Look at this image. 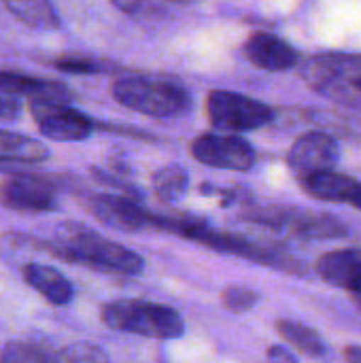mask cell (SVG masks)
Here are the masks:
<instances>
[{"instance_id": "23", "label": "cell", "mask_w": 361, "mask_h": 363, "mask_svg": "<svg viewBox=\"0 0 361 363\" xmlns=\"http://www.w3.org/2000/svg\"><path fill=\"white\" fill-rule=\"evenodd\" d=\"M0 363H51V359L34 345L30 342H9L2 353H0Z\"/></svg>"}, {"instance_id": "2", "label": "cell", "mask_w": 361, "mask_h": 363, "mask_svg": "<svg viewBox=\"0 0 361 363\" xmlns=\"http://www.w3.org/2000/svg\"><path fill=\"white\" fill-rule=\"evenodd\" d=\"M47 249L55 253V257H62L66 262L117 274H138L145 268V259L136 251L113 240H104L100 234L74 223L62 225L55 240L47 245Z\"/></svg>"}, {"instance_id": "20", "label": "cell", "mask_w": 361, "mask_h": 363, "mask_svg": "<svg viewBox=\"0 0 361 363\" xmlns=\"http://www.w3.org/2000/svg\"><path fill=\"white\" fill-rule=\"evenodd\" d=\"M189 189V174L183 166L170 164L153 174V191L162 202H177Z\"/></svg>"}, {"instance_id": "14", "label": "cell", "mask_w": 361, "mask_h": 363, "mask_svg": "<svg viewBox=\"0 0 361 363\" xmlns=\"http://www.w3.org/2000/svg\"><path fill=\"white\" fill-rule=\"evenodd\" d=\"M317 274L355 296L361 306V249H336L323 253L317 262Z\"/></svg>"}, {"instance_id": "5", "label": "cell", "mask_w": 361, "mask_h": 363, "mask_svg": "<svg viewBox=\"0 0 361 363\" xmlns=\"http://www.w3.org/2000/svg\"><path fill=\"white\" fill-rule=\"evenodd\" d=\"M111 91L121 106L151 117H181L191 108L189 91L170 81L128 77L117 81Z\"/></svg>"}, {"instance_id": "25", "label": "cell", "mask_w": 361, "mask_h": 363, "mask_svg": "<svg viewBox=\"0 0 361 363\" xmlns=\"http://www.w3.org/2000/svg\"><path fill=\"white\" fill-rule=\"evenodd\" d=\"M221 302L232 313H247L260 302V294L249 287H228L221 294Z\"/></svg>"}, {"instance_id": "15", "label": "cell", "mask_w": 361, "mask_h": 363, "mask_svg": "<svg viewBox=\"0 0 361 363\" xmlns=\"http://www.w3.org/2000/svg\"><path fill=\"white\" fill-rule=\"evenodd\" d=\"M0 91L11 96H30L32 102H55V104H70V91L55 81L30 77L23 72L0 70Z\"/></svg>"}, {"instance_id": "24", "label": "cell", "mask_w": 361, "mask_h": 363, "mask_svg": "<svg viewBox=\"0 0 361 363\" xmlns=\"http://www.w3.org/2000/svg\"><path fill=\"white\" fill-rule=\"evenodd\" d=\"M55 68L64 70V72H72V74H96V72H106L111 70L106 62L100 60H91L85 55H66V57H57L55 60Z\"/></svg>"}, {"instance_id": "8", "label": "cell", "mask_w": 361, "mask_h": 363, "mask_svg": "<svg viewBox=\"0 0 361 363\" xmlns=\"http://www.w3.org/2000/svg\"><path fill=\"white\" fill-rule=\"evenodd\" d=\"M191 155L211 168L247 172L255 166V149L240 136L202 134L191 143Z\"/></svg>"}, {"instance_id": "1", "label": "cell", "mask_w": 361, "mask_h": 363, "mask_svg": "<svg viewBox=\"0 0 361 363\" xmlns=\"http://www.w3.org/2000/svg\"><path fill=\"white\" fill-rule=\"evenodd\" d=\"M151 228H160L164 232H172L179 234L187 240L200 242L213 251L219 253H232L236 257L262 264V266H270L283 272H291V274H302L304 272V264L300 259H296L294 255L277 249V247H268V245H260L253 242L245 236H236V234H228V232H219L215 228H211L206 221L202 219H189V217H160L153 215L151 217Z\"/></svg>"}, {"instance_id": "13", "label": "cell", "mask_w": 361, "mask_h": 363, "mask_svg": "<svg viewBox=\"0 0 361 363\" xmlns=\"http://www.w3.org/2000/svg\"><path fill=\"white\" fill-rule=\"evenodd\" d=\"M245 55L247 60L268 72H283L294 66H298L300 55L298 51L283 38L268 34V32H255L245 43Z\"/></svg>"}, {"instance_id": "6", "label": "cell", "mask_w": 361, "mask_h": 363, "mask_svg": "<svg viewBox=\"0 0 361 363\" xmlns=\"http://www.w3.org/2000/svg\"><path fill=\"white\" fill-rule=\"evenodd\" d=\"M245 219L272 232L291 234L304 240H340L349 234V228L340 219L326 213H313L302 208L262 206L249 211Z\"/></svg>"}, {"instance_id": "21", "label": "cell", "mask_w": 361, "mask_h": 363, "mask_svg": "<svg viewBox=\"0 0 361 363\" xmlns=\"http://www.w3.org/2000/svg\"><path fill=\"white\" fill-rule=\"evenodd\" d=\"M6 9L26 26L38 28V30H51L60 28V17L53 4L36 0V2H9Z\"/></svg>"}, {"instance_id": "4", "label": "cell", "mask_w": 361, "mask_h": 363, "mask_svg": "<svg viewBox=\"0 0 361 363\" xmlns=\"http://www.w3.org/2000/svg\"><path fill=\"white\" fill-rule=\"evenodd\" d=\"M102 321L111 330L157 340H172L185 332V321L177 311L145 300L111 302L102 308Z\"/></svg>"}, {"instance_id": "10", "label": "cell", "mask_w": 361, "mask_h": 363, "mask_svg": "<svg viewBox=\"0 0 361 363\" xmlns=\"http://www.w3.org/2000/svg\"><path fill=\"white\" fill-rule=\"evenodd\" d=\"M338 160H340L338 143L328 132H309L300 136L287 153V164L291 172L298 177V181L311 174L334 170Z\"/></svg>"}, {"instance_id": "29", "label": "cell", "mask_w": 361, "mask_h": 363, "mask_svg": "<svg viewBox=\"0 0 361 363\" xmlns=\"http://www.w3.org/2000/svg\"><path fill=\"white\" fill-rule=\"evenodd\" d=\"M349 204H353L357 211H361V181L360 185H357V189H355V194H353V198H351V202Z\"/></svg>"}, {"instance_id": "16", "label": "cell", "mask_w": 361, "mask_h": 363, "mask_svg": "<svg viewBox=\"0 0 361 363\" xmlns=\"http://www.w3.org/2000/svg\"><path fill=\"white\" fill-rule=\"evenodd\" d=\"M21 277L36 294H40L47 302H51L55 306H66L74 296L72 283L51 266L26 264L21 268Z\"/></svg>"}, {"instance_id": "28", "label": "cell", "mask_w": 361, "mask_h": 363, "mask_svg": "<svg viewBox=\"0 0 361 363\" xmlns=\"http://www.w3.org/2000/svg\"><path fill=\"white\" fill-rule=\"evenodd\" d=\"M345 362L347 363H361V347L353 345L345 349Z\"/></svg>"}, {"instance_id": "7", "label": "cell", "mask_w": 361, "mask_h": 363, "mask_svg": "<svg viewBox=\"0 0 361 363\" xmlns=\"http://www.w3.org/2000/svg\"><path fill=\"white\" fill-rule=\"evenodd\" d=\"M206 111L211 123L221 132H251L257 128H264L274 119V111L245 94L215 89L209 94Z\"/></svg>"}, {"instance_id": "26", "label": "cell", "mask_w": 361, "mask_h": 363, "mask_svg": "<svg viewBox=\"0 0 361 363\" xmlns=\"http://www.w3.org/2000/svg\"><path fill=\"white\" fill-rule=\"evenodd\" d=\"M19 113H21V102L15 96H11V94H2L0 91V119L13 121Z\"/></svg>"}, {"instance_id": "19", "label": "cell", "mask_w": 361, "mask_h": 363, "mask_svg": "<svg viewBox=\"0 0 361 363\" xmlns=\"http://www.w3.org/2000/svg\"><path fill=\"white\" fill-rule=\"evenodd\" d=\"M277 332L287 345H291L294 349H298L300 353H304L309 357L323 359L328 355V347L321 340V336L304 323L281 319V321H277Z\"/></svg>"}, {"instance_id": "18", "label": "cell", "mask_w": 361, "mask_h": 363, "mask_svg": "<svg viewBox=\"0 0 361 363\" xmlns=\"http://www.w3.org/2000/svg\"><path fill=\"white\" fill-rule=\"evenodd\" d=\"M300 185L311 198H317V200H323V202H345V204H349L355 189H357V185H360V181L349 177V174L328 170V172H319V174H311V177L300 179Z\"/></svg>"}, {"instance_id": "27", "label": "cell", "mask_w": 361, "mask_h": 363, "mask_svg": "<svg viewBox=\"0 0 361 363\" xmlns=\"http://www.w3.org/2000/svg\"><path fill=\"white\" fill-rule=\"evenodd\" d=\"M268 355H270L272 362L277 363H298V359L287 349H283V347H270L268 349Z\"/></svg>"}, {"instance_id": "11", "label": "cell", "mask_w": 361, "mask_h": 363, "mask_svg": "<svg viewBox=\"0 0 361 363\" xmlns=\"http://www.w3.org/2000/svg\"><path fill=\"white\" fill-rule=\"evenodd\" d=\"M0 202L6 208L23 213H49L57 208L55 187L32 174H17L0 185Z\"/></svg>"}, {"instance_id": "17", "label": "cell", "mask_w": 361, "mask_h": 363, "mask_svg": "<svg viewBox=\"0 0 361 363\" xmlns=\"http://www.w3.org/2000/svg\"><path fill=\"white\" fill-rule=\"evenodd\" d=\"M49 160V147L26 134L0 130V166H32Z\"/></svg>"}, {"instance_id": "9", "label": "cell", "mask_w": 361, "mask_h": 363, "mask_svg": "<svg viewBox=\"0 0 361 363\" xmlns=\"http://www.w3.org/2000/svg\"><path fill=\"white\" fill-rule=\"evenodd\" d=\"M32 115L38 123V132L60 143L85 140L96 130V121L70 104L32 102Z\"/></svg>"}, {"instance_id": "3", "label": "cell", "mask_w": 361, "mask_h": 363, "mask_svg": "<svg viewBox=\"0 0 361 363\" xmlns=\"http://www.w3.org/2000/svg\"><path fill=\"white\" fill-rule=\"evenodd\" d=\"M309 87L334 102L361 106V53H317L300 64Z\"/></svg>"}, {"instance_id": "22", "label": "cell", "mask_w": 361, "mask_h": 363, "mask_svg": "<svg viewBox=\"0 0 361 363\" xmlns=\"http://www.w3.org/2000/svg\"><path fill=\"white\" fill-rule=\"evenodd\" d=\"M51 363H111L106 353L94 345L87 342H74L64 349H60Z\"/></svg>"}, {"instance_id": "12", "label": "cell", "mask_w": 361, "mask_h": 363, "mask_svg": "<svg viewBox=\"0 0 361 363\" xmlns=\"http://www.w3.org/2000/svg\"><path fill=\"white\" fill-rule=\"evenodd\" d=\"M85 206L100 223L117 232H138L151 228V213L126 196L94 194L87 198Z\"/></svg>"}]
</instances>
